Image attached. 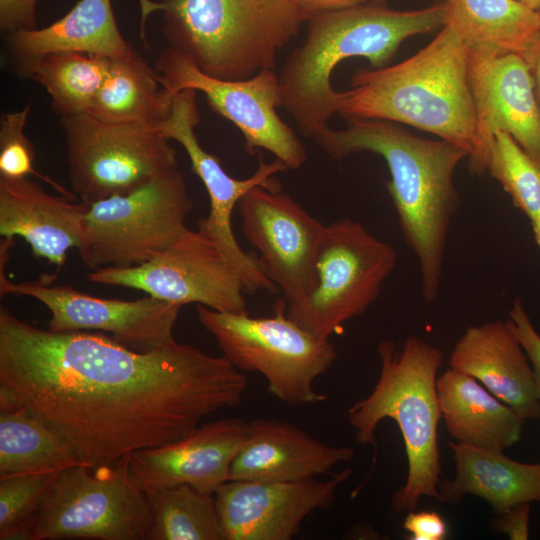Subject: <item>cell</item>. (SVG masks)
Wrapping results in <instances>:
<instances>
[{"label":"cell","mask_w":540,"mask_h":540,"mask_svg":"<svg viewBox=\"0 0 540 540\" xmlns=\"http://www.w3.org/2000/svg\"><path fill=\"white\" fill-rule=\"evenodd\" d=\"M247 377L176 340L147 352L110 335L52 331L0 308V407L50 426L92 468L175 442L240 404Z\"/></svg>","instance_id":"obj_1"},{"label":"cell","mask_w":540,"mask_h":540,"mask_svg":"<svg viewBox=\"0 0 540 540\" xmlns=\"http://www.w3.org/2000/svg\"><path fill=\"white\" fill-rule=\"evenodd\" d=\"M347 123L340 130L328 128L315 141L333 159L372 152L385 160L390 172L386 189L403 238L418 260L422 296L432 303L440 290L450 224L460 205L455 170L468 154L443 139L416 136L398 123Z\"/></svg>","instance_id":"obj_2"},{"label":"cell","mask_w":540,"mask_h":540,"mask_svg":"<svg viewBox=\"0 0 540 540\" xmlns=\"http://www.w3.org/2000/svg\"><path fill=\"white\" fill-rule=\"evenodd\" d=\"M352 88L337 91L335 112L348 119L406 124L448 141L468 154L480 142L468 75V45L448 26L410 58L354 73Z\"/></svg>","instance_id":"obj_3"},{"label":"cell","mask_w":540,"mask_h":540,"mask_svg":"<svg viewBox=\"0 0 540 540\" xmlns=\"http://www.w3.org/2000/svg\"><path fill=\"white\" fill-rule=\"evenodd\" d=\"M308 23L303 44L291 52L278 78L280 107L305 137L316 140L336 114L337 90L330 77L340 62L363 57L372 68L384 67L404 40L443 27L445 13L443 2L396 10L383 0H368L316 15Z\"/></svg>","instance_id":"obj_4"},{"label":"cell","mask_w":540,"mask_h":540,"mask_svg":"<svg viewBox=\"0 0 540 540\" xmlns=\"http://www.w3.org/2000/svg\"><path fill=\"white\" fill-rule=\"evenodd\" d=\"M380 375L372 392L348 410V421L361 444L375 447V430L393 419L402 434L408 461L405 484L391 498L395 512L413 511L422 496L438 499L441 464L437 428L441 418L436 381L443 352L417 336L400 349L391 340L377 346Z\"/></svg>","instance_id":"obj_5"},{"label":"cell","mask_w":540,"mask_h":540,"mask_svg":"<svg viewBox=\"0 0 540 540\" xmlns=\"http://www.w3.org/2000/svg\"><path fill=\"white\" fill-rule=\"evenodd\" d=\"M143 20L163 13L169 46L205 74L244 80L274 69L277 53L295 38L306 15L292 0H140Z\"/></svg>","instance_id":"obj_6"},{"label":"cell","mask_w":540,"mask_h":540,"mask_svg":"<svg viewBox=\"0 0 540 540\" xmlns=\"http://www.w3.org/2000/svg\"><path fill=\"white\" fill-rule=\"evenodd\" d=\"M202 327L216 340L218 348L240 371L258 372L268 391L293 406L323 402L325 394L315 390V380L336 360L334 345L292 321L285 304H277L274 315L252 317L247 311L222 312L197 304Z\"/></svg>","instance_id":"obj_7"},{"label":"cell","mask_w":540,"mask_h":540,"mask_svg":"<svg viewBox=\"0 0 540 540\" xmlns=\"http://www.w3.org/2000/svg\"><path fill=\"white\" fill-rule=\"evenodd\" d=\"M192 209L178 166L130 192L90 203L80 258L90 270L143 264L188 229Z\"/></svg>","instance_id":"obj_8"},{"label":"cell","mask_w":540,"mask_h":540,"mask_svg":"<svg viewBox=\"0 0 540 540\" xmlns=\"http://www.w3.org/2000/svg\"><path fill=\"white\" fill-rule=\"evenodd\" d=\"M129 456L112 466L63 470L34 513L27 540H147L149 504L130 475Z\"/></svg>","instance_id":"obj_9"},{"label":"cell","mask_w":540,"mask_h":540,"mask_svg":"<svg viewBox=\"0 0 540 540\" xmlns=\"http://www.w3.org/2000/svg\"><path fill=\"white\" fill-rule=\"evenodd\" d=\"M397 257L390 243L356 220L342 218L327 224L316 260L315 287L302 302L287 305L286 315L329 339L375 302Z\"/></svg>","instance_id":"obj_10"},{"label":"cell","mask_w":540,"mask_h":540,"mask_svg":"<svg viewBox=\"0 0 540 540\" xmlns=\"http://www.w3.org/2000/svg\"><path fill=\"white\" fill-rule=\"evenodd\" d=\"M61 118L73 191L90 204L130 192L178 166L159 124H119L89 113Z\"/></svg>","instance_id":"obj_11"},{"label":"cell","mask_w":540,"mask_h":540,"mask_svg":"<svg viewBox=\"0 0 540 540\" xmlns=\"http://www.w3.org/2000/svg\"><path fill=\"white\" fill-rule=\"evenodd\" d=\"M154 69L171 96L187 89L202 92L212 109L239 129L250 155L266 150L288 169H299L305 163L304 144L277 114L280 87L273 69L244 80L220 79L202 72L185 53L171 46L159 54Z\"/></svg>","instance_id":"obj_12"},{"label":"cell","mask_w":540,"mask_h":540,"mask_svg":"<svg viewBox=\"0 0 540 540\" xmlns=\"http://www.w3.org/2000/svg\"><path fill=\"white\" fill-rule=\"evenodd\" d=\"M86 278L95 284L136 289L181 306L195 303L222 312L247 311L240 274L200 230H185L143 264L90 270Z\"/></svg>","instance_id":"obj_13"},{"label":"cell","mask_w":540,"mask_h":540,"mask_svg":"<svg viewBox=\"0 0 540 540\" xmlns=\"http://www.w3.org/2000/svg\"><path fill=\"white\" fill-rule=\"evenodd\" d=\"M196 93L187 89L175 94L170 112L159 126L167 139L178 142L184 148L193 171L207 190L210 210L206 217L199 220L198 230L212 239L229 258L242 278L246 293H275L278 288L265 274L259 258L244 251L238 243L232 228V214L240 199L252 188L263 186L280 190L275 175L287 171L288 167L278 159L266 162L259 157L257 169L250 177H231L220 160L205 151L198 141L195 128L200 115Z\"/></svg>","instance_id":"obj_14"},{"label":"cell","mask_w":540,"mask_h":540,"mask_svg":"<svg viewBox=\"0 0 540 540\" xmlns=\"http://www.w3.org/2000/svg\"><path fill=\"white\" fill-rule=\"evenodd\" d=\"M0 263V294L32 297L50 312L52 331L97 330L111 334L120 344L140 352L175 340L174 325L181 305L151 296L136 300L107 299L81 292L69 285L53 284L43 274L35 281L13 282Z\"/></svg>","instance_id":"obj_15"},{"label":"cell","mask_w":540,"mask_h":540,"mask_svg":"<svg viewBox=\"0 0 540 540\" xmlns=\"http://www.w3.org/2000/svg\"><path fill=\"white\" fill-rule=\"evenodd\" d=\"M242 232L258 251L287 305L306 299L316 283V260L326 225L280 190L256 186L238 202Z\"/></svg>","instance_id":"obj_16"},{"label":"cell","mask_w":540,"mask_h":540,"mask_svg":"<svg viewBox=\"0 0 540 540\" xmlns=\"http://www.w3.org/2000/svg\"><path fill=\"white\" fill-rule=\"evenodd\" d=\"M351 473L346 468L327 480L225 482L214 493L224 540L292 539L308 515L332 505Z\"/></svg>","instance_id":"obj_17"},{"label":"cell","mask_w":540,"mask_h":540,"mask_svg":"<svg viewBox=\"0 0 540 540\" xmlns=\"http://www.w3.org/2000/svg\"><path fill=\"white\" fill-rule=\"evenodd\" d=\"M468 75L480 142L472 172H485L487 144L497 130L508 133L540 166V107L524 57L468 46Z\"/></svg>","instance_id":"obj_18"},{"label":"cell","mask_w":540,"mask_h":540,"mask_svg":"<svg viewBox=\"0 0 540 540\" xmlns=\"http://www.w3.org/2000/svg\"><path fill=\"white\" fill-rule=\"evenodd\" d=\"M247 425L241 418L226 417L202 424L175 442L133 452L130 475L144 492L187 484L214 494L228 481Z\"/></svg>","instance_id":"obj_19"},{"label":"cell","mask_w":540,"mask_h":540,"mask_svg":"<svg viewBox=\"0 0 540 540\" xmlns=\"http://www.w3.org/2000/svg\"><path fill=\"white\" fill-rule=\"evenodd\" d=\"M353 455V448L326 444L292 423L256 419L248 422L228 481L288 482L313 478L349 461Z\"/></svg>","instance_id":"obj_20"},{"label":"cell","mask_w":540,"mask_h":540,"mask_svg":"<svg viewBox=\"0 0 540 540\" xmlns=\"http://www.w3.org/2000/svg\"><path fill=\"white\" fill-rule=\"evenodd\" d=\"M89 204L46 192L27 177H0V235L24 239L33 254L61 267L79 248Z\"/></svg>","instance_id":"obj_21"},{"label":"cell","mask_w":540,"mask_h":540,"mask_svg":"<svg viewBox=\"0 0 540 540\" xmlns=\"http://www.w3.org/2000/svg\"><path fill=\"white\" fill-rule=\"evenodd\" d=\"M449 365L481 382L524 420L540 419L533 371L507 320L468 327Z\"/></svg>","instance_id":"obj_22"},{"label":"cell","mask_w":540,"mask_h":540,"mask_svg":"<svg viewBox=\"0 0 540 540\" xmlns=\"http://www.w3.org/2000/svg\"><path fill=\"white\" fill-rule=\"evenodd\" d=\"M436 389L441 418L458 443L503 451L521 439L524 419L474 377L450 367Z\"/></svg>","instance_id":"obj_23"},{"label":"cell","mask_w":540,"mask_h":540,"mask_svg":"<svg viewBox=\"0 0 540 540\" xmlns=\"http://www.w3.org/2000/svg\"><path fill=\"white\" fill-rule=\"evenodd\" d=\"M456 466L454 479L439 486L438 501L455 503L474 495L501 515L509 509L540 502V463H522L493 451L450 442Z\"/></svg>","instance_id":"obj_24"},{"label":"cell","mask_w":540,"mask_h":540,"mask_svg":"<svg viewBox=\"0 0 540 540\" xmlns=\"http://www.w3.org/2000/svg\"><path fill=\"white\" fill-rule=\"evenodd\" d=\"M8 44L17 62L55 52H80L112 60L138 55L118 28L111 0H80L49 26L9 34Z\"/></svg>","instance_id":"obj_25"},{"label":"cell","mask_w":540,"mask_h":540,"mask_svg":"<svg viewBox=\"0 0 540 540\" xmlns=\"http://www.w3.org/2000/svg\"><path fill=\"white\" fill-rule=\"evenodd\" d=\"M445 24L468 46L524 57L540 32V11L517 0H445Z\"/></svg>","instance_id":"obj_26"},{"label":"cell","mask_w":540,"mask_h":540,"mask_svg":"<svg viewBox=\"0 0 540 540\" xmlns=\"http://www.w3.org/2000/svg\"><path fill=\"white\" fill-rule=\"evenodd\" d=\"M171 96L158 74L137 55L110 59L106 77L87 113L111 123H161L169 114Z\"/></svg>","instance_id":"obj_27"},{"label":"cell","mask_w":540,"mask_h":540,"mask_svg":"<svg viewBox=\"0 0 540 540\" xmlns=\"http://www.w3.org/2000/svg\"><path fill=\"white\" fill-rule=\"evenodd\" d=\"M82 464L46 423L17 407H0V477L61 472Z\"/></svg>","instance_id":"obj_28"},{"label":"cell","mask_w":540,"mask_h":540,"mask_svg":"<svg viewBox=\"0 0 540 540\" xmlns=\"http://www.w3.org/2000/svg\"><path fill=\"white\" fill-rule=\"evenodd\" d=\"M109 64L98 55L55 52L18 61V69L46 90L53 109L64 117L89 111Z\"/></svg>","instance_id":"obj_29"},{"label":"cell","mask_w":540,"mask_h":540,"mask_svg":"<svg viewBox=\"0 0 540 540\" xmlns=\"http://www.w3.org/2000/svg\"><path fill=\"white\" fill-rule=\"evenodd\" d=\"M145 493L150 510L147 540H224L214 494L187 484Z\"/></svg>","instance_id":"obj_30"},{"label":"cell","mask_w":540,"mask_h":540,"mask_svg":"<svg viewBox=\"0 0 540 540\" xmlns=\"http://www.w3.org/2000/svg\"><path fill=\"white\" fill-rule=\"evenodd\" d=\"M486 171L530 222L540 217V166L505 131L497 130L487 144Z\"/></svg>","instance_id":"obj_31"},{"label":"cell","mask_w":540,"mask_h":540,"mask_svg":"<svg viewBox=\"0 0 540 540\" xmlns=\"http://www.w3.org/2000/svg\"><path fill=\"white\" fill-rule=\"evenodd\" d=\"M61 472L0 477L1 540H27L29 523Z\"/></svg>","instance_id":"obj_32"},{"label":"cell","mask_w":540,"mask_h":540,"mask_svg":"<svg viewBox=\"0 0 540 540\" xmlns=\"http://www.w3.org/2000/svg\"><path fill=\"white\" fill-rule=\"evenodd\" d=\"M31 107L5 112L0 117V177L18 179L34 175L50 184L67 198L72 193L53 179L38 173L34 169L35 151L24 133Z\"/></svg>","instance_id":"obj_33"},{"label":"cell","mask_w":540,"mask_h":540,"mask_svg":"<svg viewBox=\"0 0 540 540\" xmlns=\"http://www.w3.org/2000/svg\"><path fill=\"white\" fill-rule=\"evenodd\" d=\"M507 321L531 362L535 389L540 400V335L535 330L520 297L513 301Z\"/></svg>","instance_id":"obj_34"},{"label":"cell","mask_w":540,"mask_h":540,"mask_svg":"<svg viewBox=\"0 0 540 540\" xmlns=\"http://www.w3.org/2000/svg\"><path fill=\"white\" fill-rule=\"evenodd\" d=\"M37 0H0V29L12 34L36 27Z\"/></svg>","instance_id":"obj_35"},{"label":"cell","mask_w":540,"mask_h":540,"mask_svg":"<svg viewBox=\"0 0 540 540\" xmlns=\"http://www.w3.org/2000/svg\"><path fill=\"white\" fill-rule=\"evenodd\" d=\"M403 528L413 540H443L448 533L445 520L436 511H410L404 520Z\"/></svg>","instance_id":"obj_36"},{"label":"cell","mask_w":540,"mask_h":540,"mask_svg":"<svg viewBox=\"0 0 540 540\" xmlns=\"http://www.w3.org/2000/svg\"><path fill=\"white\" fill-rule=\"evenodd\" d=\"M530 503L517 505L501 514L496 530L505 533L510 539L526 540L529 538Z\"/></svg>","instance_id":"obj_37"},{"label":"cell","mask_w":540,"mask_h":540,"mask_svg":"<svg viewBox=\"0 0 540 540\" xmlns=\"http://www.w3.org/2000/svg\"><path fill=\"white\" fill-rule=\"evenodd\" d=\"M295 5L306 15L308 21L316 15L351 7L368 0H292Z\"/></svg>","instance_id":"obj_38"},{"label":"cell","mask_w":540,"mask_h":540,"mask_svg":"<svg viewBox=\"0 0 540 540\" xmlns=\"http://www.w3.org/2000/svg\"><path fill=\"white\" fill-rule=\"evenodd\" d=\"M533 80L534 92L540 107V32L524 55Z\"/></svg>","instance_id":"obj_39"},{"label":"cell","mask_w":540,"mask_h":540,"mask_svg":"<svg viewBox=\"0 0 540 540\" xmlns=\"http://www.w3.org/2000/svg\"><path fill=\"white\" fill-rule=\"evenodd\" d=\"M536 243L540 248V217L530 222Z\"/></svg>","instance_id":"obj_40"},{"label":"cell","mask_w":540,"mask_h":540,"mask_svg":"<svg viewBox=\"0 0 540 540\" xmlns=\"http://www.w3.org/2000/svg\"><path fill=\"white\" fill-rule=\"evenodd\" d=\"M521 2L522 4L526 5L527 7L540 11V0H517Z\"/></svg>","instance_id":"obj_41"}]
</instances>
